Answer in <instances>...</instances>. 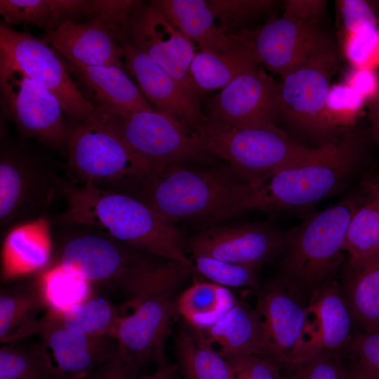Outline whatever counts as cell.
Returning a JSON list of instances; mask_svg holds the SVG:
<instances>
[{
    "instance_id": "obj_1",
    "label": "cell",
    "mask_w": 379,
    "mask_h": 379,
    "mask_svg": "<svg viewBox=\"0 0 379 379\" xmlns=\"http://www.w3.org/2000/svg\"><path fill=\"white\" fill-rule=\"evenodd\" d=\"M192 270L175 261L142 257L114 282L125 297L114 338L119 356L133 368L166 362L165 343L179 315L175 293Z\"/></svg>"
},
{
    "instance_id": "obj_2",
    "label": "cell",
    "mask_w": 379,
    "mask_h": 379,
    "mask_svg": "<svg viewBox=\"0 0 379 379\" xmlns=\"http://www.w3.org/2000/svg\"><path fill=\"white\" fill-rule=\"evenodd\" d=\"M55 182L67 204L53 220L55 223L93 228L136 251L194 270L193 262L185 253L182 233L141 200L125 193L77 185L56 175Z\"/></svg>"
},
{
    "instance_id": "obj_3",
    "label": "cell",
    "mask_w": 379,
    "mask_h": 379,
    "mask_svg": "<svg viewBox=\"0 0 379 379\" xmlns=\"http://www.w3.org/2000/svg\"><path fill=\"white\" fill-rule=\"evenodd\" d=\"M251 189L227 164H170L154 169L133 197L173 224L199 222L204 229L246 211Z\"/></svg>"
},
{
    "instance_id": "obj_4",
    "label": "cell",
    "mask_w": 379,
    "mask_h": 379,
    "mask_svg": "<svg viewBox=\"0 0 379 379\" xmlns=\"http://www.w3.org/2000/svg\"><path fill=\"white\" fill-rule=\"evenodd\" d=\"M364 138L347 131L316 146L301 161L256 185L246 211H298L309 209L348 187L364 163Z\"/></svg>"
},
{
    "instance_id": "obj_5",
    "label": "cell",
    "mask_w": 379,
    "mask_h": 379,
    "mask_svg": "<svg viewBox=\"0 0 379 379\" xmlns=\"http://www.w3.org/2000/svg\"><path fill=\"white\" fill-rule=\"evenodd\" d=\"M364 194L365 185L285 232L275 278L305 303L335 280L350 220Z\"/></svg>"
},
{
    "instance_id": "obj_6",
    "label": "cell",
    "mask_w": 379,
    "mask_h": 379,
    "mask_svg": "<svg viewBox=\"0 0 379 379\" xmlns=\"http://www.w3.org/2000/svg\"><path fill=\"white\" fill-rule=\"evenodd\" d=\"M192 129L213 155L251 185L301 161L316 147L303 145L276 124L232 127L207 118Z\"/></svg>"
},
{
    "instance_id": "obj_7",
    "label": "cell",
    "mask_w": 379,
    "mask_h": 379,
    "mask_svg": "<svg viewBox=\"0 0 379 379\" xmlns=\"http://www.w3.org/2000/svg\"><path fill=\"white\" fill-rule=\"evenodd\" d=\"M68 126L65 167L74 183L133 196L155 169L101 124L71 121Z\"/></svg>"
},
{
    "instance_id": "obj_8",
    "label": "cell",
    "mask_w": 379,
    "mask_h": 379,
    "mask_svg": "<svg viewBox=\"0 0 379 379\" xmlns=\"http://www.w3.org/2000/svg\"><path fill=\"white\" fill-rule=\"evenodd\" d=\"M102 126L122 139L155 168L170 164H218L194 130L157 111L123 112L96 105Z\"/></svg>"
},
{
    "instance_id": "obj_9",
    "label": "cell",
    "mask_w": 379,
    "mask_h": 379,
    "mask_svg": "<svg viewBox=\"0 0 379 379\" xmlns=\"http://www.w3.org/2000/svg\"><path fill=\"white\" fill-rule=\"evenodd\" d=\"M338 57L328 41L281 76L280 115L291 128L324 144L338 134L328 121L326 104ZM279 115V116H280Z\"/></svg>"
},
{
    "instance_id": "obj_10",
    "label": "cell",
    "mask_w": 379,
    "mask_h": 379,
    "mask_svg": "<svg viewBox=\"0 0 379 379\" xmlns=\"http://www.w3.org/2000/svg\"><path fill=\"white\" fill-rule=\"evenodd\" d=\"M57 52L41 39L0 26V58L19 68L50 91L71 121L98 125L100 112L79 90Z\"/></svg>"
},
{
    "instance_id": "obj_11",
    "label": "cell",
    "mask_w": 379,
    "mask_h": 379,
    "mask_svg": "<svg viewBox=\"0 0 379 379\" xmlns=\"http://www.w3.org/2000/svg\"><path fill=\"white\" fill-rule=\"evenodd\" d=\"M0 90L4 115L24 137L66 153L69 126L55 96L3 58H0Z\"/></svg>"
},
{
    "instance_id": "obj_12",
    "label": "cell",
    "mask_w": 379,
    "mask_h": 379,
    "mask_svg": "<svg viewBox=\"0 0 379 379\" xmlns=\"http://www.w3.org/2000/svg\"><path fill=\"white\" fill-rule=\"evenodd\" d=\"M255 312L263 357L287 371L304 357L308 340L305 303L274 278L258 290Z\"/></svg>"
},
{
    "instance_id": "obj_13",
    "label": "cell",
    "mask_w": 379,
    "mask_h": 379,
    "mask_svg": "<svg viewBox=\"0 0 379 379\" xmlns=\"http://www.w3.org/2000/svg\"><path fill=\"white\" fill-rule=\"evenodd\" d=\"M56 189L53 172L24 147L8 141L1 142V228L42 214Z\"/></svg>"
},
{
    "instance_id": "obj_14",
    "label": "cell",
    "mask_w": 379,
    "mask_h": 379,
    "mask_svg": "<svg viewBox=\"0 0 379 379\" xmlns=\"http://www.w3.org/2000/svg\"><path fill=\"white\" fill-rule=\"evenodd\" d=\"M126 38L174 77L194 98L200 92L190 76L194 44L152 1L134 5L124 27Z\"/></svg>"
},
{
    "instance_id": "obj_15",
    "label": "cell",
    "mask_w": 379,
    "mask_h": 379,
    "mask_svg": "<svg viewBox=\"0 0 379 379\" xmlns=\"http://www.w3.org/2000/svg\"><path fill=\"white\" fill-rule=\"evenodd\" d=\"M285 232L267 223H237L202 229L185 241L192 257L204 256L259 269L279 255Z\"/></svg>"
},
{
    "instance_id": "obj_16",
    "label": "cell",
    "mask_w": 379,
    "mask_h": 379,
    "mask_svg": "<svg viewBox=\"0 0 379 379\" xmlns=\"http://www.w3.org/2000/svg\"><path fill=\"white\" fill-rule=\"evenodd\" d=\"M280 82L260 67L222 88L208 104V120L232 126L275 124L280 115Z\"/></svg>"
},
{
    "instance_id": "obj_17",
    "label": "cell",
    "mask_w": 379,
    "mask_h": 379,
    "mask_svg": "<svg viewBox=\"0 0 379 379\" xmlns=\"http://www.w3.org/2000/svg\"><path fill=\"white\" fill-rule=\"evenodd\" d=\"M34 345L55 379H86L97 368L119 354L114 338L93 336L60 326L41 328Z\"/></svg>"
},
{
    "instance_id": "obj_18",
    "label": "cell",
    "mask_w": 379,
    "mask_h": 379,
    "mask_svg": "<svg viewBox=\"0 0 379 379\" xmlns=\"http://www.w3.org/2000/svg\"><path fill=\"white\" fill-rule=\"evenodd\" d=\"M125 25L98 14L84 22L68 21L41 38L64 58L86 65L122 67L119 39Z\"/></svg>"
},
{
    "instance_id": "obj_19",
    "label": "cell",
    "mask_w": 379,
    "mask_h": 379,
    "mask_svg": "<svg viewBox=\"0 0 379 379\" xmlns=\"http://www.w3.org/2000/svg\"><path fill=\"white\" fill-rule=\"evenodd\" d=\"M119 44L128 69L155 110L173 117L190 128L206 120L198 100L173 75L133 46L126 35L120 39Z\"/></svg>"
},
{
    "instance_id": "obj_20",
    "label": "cell",
    "mask_w": 379,
    "mask_h": 379,
    "mask_svg": "<svg viewBox=\"0 0 379 379\" xmlns=\"http://www.w3.org/2000/svg\"><path fill=\"white\" fill-rule=\"evenodd\" d=\"M250 37L261 64L281 77L330 41L318 24L284 14L251 32Z\"/></svg>"
},
{
    "instance_id": "obj_21",
    "label": "cell",
    "mask_w": 379,
    "mask_h": 379,
    "mask_svg": "<svg viewBox=\"0 0 379 379\" xmlns=\"http://www.w3.org/2000/svg\"><path fill=\"white\" fill-rule=\"evenodd\" d=\"M140 253L103 234H85L66 242L57 264L91 284H114Z\"/></svg>"
},
{
    "instance_id": "obj_22",
    "label": "cell",
    "mask_w": 379,
    "mask_h": 379,
    "mask_svg": "<svg viewBox=\"0 0 379 379\" xmlns=\"http://www.w3.org/2000/svg\"><path fill=\"white\" fill-rule=\"evenodd\" d=\"M307 307L314 316V323L308 319V343L304 359L317 352H340L347 345L350 347L354 321L341 286L335 280L318 289Z\"/></svg>"
},
{
    "instance_id": "obj_23",
    "label": "cell",
    "mask_w": 379,
    "mask_h": 379,
    "mask_svg": "<svg viewBox=\"0 0 379 379\" xmlns=\"http://www.w3.org/2000/svg\"><path fill=\"white\" fill-rule=\"evenodd\" d=\"M64 59L62 62L68 72L86 86L95 100V105L123 112L155 109L122 68L112 65H86Z\"/></svg>"
},
{
    "instance_id": "obj_24",
    "label": "cell",
    "mask_w": 379,
    "mask_h": 379,
    "mask_svg": "<svg viewBox=\"0 0 379 379\" xmlns=\"http://www.w3.org/2000/svg\"><path fill=\"white\" fill-rule=\"evenodd\" d=\"M193 44L201 51L222 53L242 43L248 34L231 37L216 23L206 0H158L152 1Z\"/></svg>"
},
{
    "instance_id": "obj_25",
    "label": "cell",
    "mask_w": 379,
    "mask_h": 379,
    "mask_svg": "<svg viewBox=\"0 0 379 379\" xmlns=\"http://www.w3.org/2000/svg\"><path fill=\"white\" fill-rule=\"evenodd\" d=\"M102 4L103 0H1L0 14L5 26L31 23L49 32L68 21L96 16Z\"/></svg>"
},
{
    "instance_id": "obj_26",
    "label": "cell",
    "mask_w": 379,
    "mask_h": 379,
    "mask_svg": "<svg viewBox=\"0 0 379 379\" xmlns=\"http://www.w3.org/2000/svg\"><path fill=\"white\" fill-rule=\"evenodd\" d=\"M51 241L42 220L11 230L3 244L1 279L10 281L44 270L50 259Z\"/></svg>"
},
{
    "instance_id": "obj_27",
    "label": "cell",
    "mask_w": 379,
    "mask_h": 379,
    "mask_svg": "<svg viewBox=\"0 0 379 379\" xmlns=\"http://www.w3.org/2000/svg\"><path fill=\"white\" fill-rule=\"evenodd\" d=\"M260 64L249 34L242 43L230 51L195 53L190 72L194 84L201 93L222 89L237 77L258 69Z\"/></svg>"
},
{
    "instance_id": "obj_28",
    "label": "cell",
    "mask_w": 379,
    "mask_h": 379,
    "mask_svg": "<svg viewBox=\"0 0 379 379\" xmlns=\"http://www.w3.org/2000/svg\"><path fill=\"white\" fill-rule=\"evenodd\" d=\"M222 357H263L258 320L254 309L238 302L213 326L201 331Z\"/></svg>"
},
{
    "instance_id": "obj_29",
    "label": "cell",
    "mask_w": 379,
    "mask_h": 379,
    "mask_svg": "<svg viewBox=\"0 0 379 379\" xmlns=\"http://www.w3.org/2000/svg\"><path fill=\"white\" fill-rule=\"evenodd\" d=\"M46 307L36 281L20 282L0 294V341L8 343L34 335L39 314ZM44 315V314H43Z\"/></svg>"
},
{
    "instance_id": "obj_30",
    "label": "cell",
    "mask_w": 379,
    "mask_h": 379,
    "mask_svg": "<svg viewBox=\"0 0 379 379\" xmlns=\"http://www.w3.org/2000/svg\"><path fill=\"white\" fill-rule=\"evenodd\" d=\"M120 308L102 298H91L62 312L46 310L36 324L34 333L48 326L93 336H115Z\"/></svg>"
},
{
    "instance_id": "obj_31",
    "label": "cell",
    "mask_w": 379,
    "mask_h": 379,
    "mask_svg": "<svg viewBox=\"0 0 379 379\" xmlns=\"http://www.w3.org/2000/svg\"><path fill=\"white\" fill-rule=\"evenodd\" d=\"M353 321L364 330L379 327V253L358 264H347L341 286Z\"/></svg>"
},
{
    "instance_id": "obj_32",
    "label": "cell",
    "mask_w": 379,
    "mask_h": 379,
    "mask_svg": "<svg viewBox=\"0 0 379 379\" xmlns=\"http://www.w3.org/2000/svg\"><path fill=\"white\" fill-rule=\"evenodd\" d=\"M228 288L212 282H194L177 299V308L191 328L204 331L222 318L237 303Z\"/></svg>"
},
{
    "instance_id": "obj_33",
    "label": "cell",
    "mask_w": 379,
    "mask_h": 379,
    "mask_svg": "<svg viewBox=\"0 0 379 379\" xmlns=\"http://www.w3.org/2000/svg\"><path fill=\"white\" fill-rule=\"evenodd\" d=\"M365 186L364 198L352 217L343 246L350 265L361 264L379 253V180Z\"/></svg>"
},
{
    "instance_id": "obj_34",
    "label": "cell",
    "mask_w": 379,
    "mask_h": 379,
    "mask_svg": "<svg viewBox=\"0 0 379 379\" xmlns=\"http://www.w3.org/2000/svg\"><path fill=\"white\" fill-rule=\"evenodd\" d=\"M175 345L179 366L185 379H229L226 359L201 331H180Z\"/></svg>"
},
{
    "instance_id": "obj_35",
    "label": "cell",
    "mask_w": 379,
    "mask_h": 379,
    "mask_svg": "<svg viewBox=\"0 0 379 379\" xmlns=\"http://www.w3.org/2000/svg\"><path fill=\"white\" fill-rule=\"evenodd\" d=\"M36 281L48 311L62 312L91 298V284L58 264Z\"/></svg>"
},
{
    "instance_id": "obj_36",
    "label": "cell",
    "mask_w": 379,
    "mask_h": 379,
    "mask_svg": "<svg viewBox=\"0 0 379 379\" xmlns=\"http://www.w3.org/2000/svg\"><path fill=\"white\" fill-rule=\"evenodd\" d=\"M218 25L231 37L244 35L247 25L268 13L275 2L270 0H206Z\"/></svg>"
},
{
    "instance_id": "obj_37",
    "label": "cell",
    "mask_w": 379,
    "mask_h": 379,
    "mask_svg": "<svg viewBox=\"0 0 379 379\" xmlns=\"http://www.w3.org/2000/svg\"><path fill=\"white\" fill-rule=\"evenodd\" d=\"M0 379H55L35 346L0 350Z\"/></svg>"
},
{
    "instance_id": "obj_38",
    "label": "cell",
    "mask_w": 379,
    "mask_h": 379,
    "mask_svg": "<svg viewBox=\"0 0 379 379\" xmlns=\"http://www.w3.org/2000/svg\"><path fill=\"white\" fill-rule=\"evenodd\" d=\"M191 259L194 270L212 283L226 288L246 287L257 291L260 288L258 268L204 256Z\"/></svg>"
},
{
    "instance_id": "obj_39",
    "label": "cell",
    "mask_w": 379,
    "mask_h": 379,
    "mask_svg": "<svg viewBox=\"0 0 379 379\" xmlns=\"http://www.w3.org/2000/svg\"><path fill=\"white\" fill-rule=\"evenodd\" d=\"M339 352L320 351L286 371L287 379H351Z\"/></svg>"
},
{
    "instance_id": "obj_40",
    "label": "cell",
    "mask_w": 379,
    "mask_h": 379,
    "mask_svg": "<svg viewBox=\"0 0 379 379\" xmlns=\"http://www.w3.org/2000/svg\"><path fill=\"white\" fill-rule=\"evenodd\" d=\"M366 100L345 82L331 85L326 104V117L334 127L353 124Z\"/></svg>"
},
{
    "instance_id": "obj_41",
    "label": "cell",
    "mask_w": 379,
    "mask_h": 379,
    "mask_svg": "<svg viewBox=\"0 0 379 379\" xmlns=\"http://www.w3.org/2000/svg\"><path fill=\"white\" fill-rule=\"evenodd\" d=\"M344 51L353 67L374 69L379 65V26L346 34Z\"/></svg>"
},
{
    "instance_id": "obj_42",
    "label": "cell",
    "mask_w": 379,
    "mask_h": 379,
    "mask_svg": "<svg viewBox=\"0 0 379 379\" xmlns=\"http://www.w3.org/2000/svg\"><path fill=\"white\" fill-rule=\"evenodd\" d=\"M225 359L229 379H287L279 365L262 356L244 355Z\"/></svg>"
},
{
    "instance_id": "obj_43",
    "label": "cell",
    "mask_w": 379,
    "mask_h": 379,
    "mask_svg": "<svg viewBox=\"0 0 379 379\" xmlns=\"http://www.w3.org/2000/svg\"><path fill=\"white\" fill-rule=\"evenodd\" d=\"M350 350L354 366L374 379H379V327L353 337Z\"/></svg>"
},
{
    "instance_id": "obj_44",
    "label": "cell",
    "mask_w": 379,
    "mask_h": 379,
    "mask_svg": "<svg viewBox=\"0 0 379 379\" xmlns=\"http://www.w3.org/2000/svg\"><path fill=\"white\" fill-rule=\"evenodd\" d=\"M336 4L346 34L366 26L378 25V15L368 1L340 0Z\"/></svg>"
},
{
    "instance_id": "obj_45",
    "label": "cell",
    "mask_w": 379,
    "mask_h": 379,
    "mask_svg": "<svg viewBox=\"0 0 379 379\" xmlns=\"http://www.w3.org/2000/svg\"><path fill=\"white\" fill-rule=\"evenodd\" d=\"M345 83L359 93L366 101L379 96V79L374 69L356 68L349 72Z\"/></svg>"
},
{
    "instance_id": "obj_46",
    "label": "cell",
    "mask_w": 379,
    "mask_h": 379,
    "mask_svg": "<svg viewBox=\"0 0 379 379\" xmlns=\"http://www.w3.org/2000/svg\"><path fill=\"white\" fill-rule=\"evenodd\" d=\"M323 0H288L283 14L301 20L318 24L326 8Z\"/></svg>"
},
{
    "instance_id": "obj_47",
    "label": "cell",
    "mask_w": 379,
    "mask_h": 379,
    "mask_svg": "<svg viewBox=\"0 0 379 379\" xmlns=\"http://www.w3.org/2000/svg\"><path fill=\"white\" fill-rule=\"evenodd\" d=\"M140 377L139 370L129 366L119 354L100 366L86 379H140Z\"/></svg>"
},
{
    "instance_id": "obj_48",
    "label": "cell",
    "mask_w": 379,
    "mask_h": 379,
    "mask_svg": "<svg viewBox=\"0 0 379 379\" xmlns=\"http://www.w3.org/2000/svg\"><path fill=\"white\" fill-rule=\"evenodd\" d=\"M371 136L379 147V96L371 102L368 109Z\"/></svg>"
},
{
    "instance_id": "obj_49",
    "label": "cell",
    "mask_w": 379,
    "mask_h": 379,
    "mask_svg": "<svg viewBox=\"0 0 379 379\" xmlns=\"http://www.w3.org/2000/svg\"><path fill=\"white\" fill-rule=\"evenodd\" d=\"M176 367L167 362L158 364L157 371H155V379H179L176 375Z\"/></svg>"
},
{
    "instance_id": "obj_50",
    "label": "cell",
    "mask_w": 379,
    "mask_h": 379,
    "mask_svg": "<svg viewBox=\"0 0 379 379\" xmlns=\"http://www.w3.org/2000/svg\"><path fill=\"white\" fill-rule=\"evenodd\" d=\"M351 379H374L354 366L350 369Z\"/></svg>"
},
{
    "instance_id": "obj_51",
    "label": "cell",
    "mask_w": 379,
    "mask_h": 379,
    "mask_svg": "<svg viewBox=\"0 0 379 379\" xmlns=\"http://www.w3.org/2000/svg\"><path fill=\"white\" fill-rule=\"evenodd\" d=\"M156 375L155 372L152 375H142L140 379H155Z\"/></svg>"
}]
</instances>
